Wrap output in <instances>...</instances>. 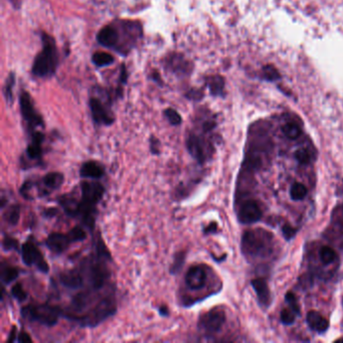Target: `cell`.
I'll return each mask as SVG.
<instances>
[{"instance_id": "cell-34", "label": "cell", "mask_w": 343, "mask_h": 343, "mask_svg": "<svg viewBox=\"0 0 343 343\" xmlns=\"http://www.w3.org/2000/svg\"><path fill=\"white\" fill-rule=\"evenodd\" d=\"M14 82H15V77H14L13 74H11L6 80V85H5V88H4L5 98L9 102H11V100H12V88L14 86Z\"/></svg>"}, {"instance_id": "cell-26", "label": "cell", "mask_w": 343, "mask_h": 343, "mask_svg": "<svg viewBox=\"0 0 343 343\" xmlns=\"http://www.w3.org/2000/svg\"><path fill=\"white\" fill-rule=\"evenodd\" d=\"M92 60L97 67H105L114 63V57L110 53L99 52L93 54Z\"/></svg>"}, {"instance_id": "cell-14", "label": "cell", "mask_w": 343, "mask_h": 343, "mask_svg": "<svg viewBox=\"0 0 343 343\" xmlns=\"http://www.w3.org/2000/svg\"><path fill=\"white\" fill-rule=\"evenodd\" d=\"M261 217L262 211L254 200L245 201L238 210V219L240 224H253L260 220Z\"/></svg>"}, {"instance_id": "cell-8", "label": "cell", "mask_w": 343, "mask_h": 343, "mask_svg": "<svg viewBox=\"0 0 343 343\" xmlns=\"http://www.w3.org/2000/svg\"><path fill=\"white\" fill-rule=\"evenodd\" d=\"M22 260L24 264L28 267H35L39 272L48 274L50 271V266L45 259L43 253L31 239H28L22 246Z\"/></svg>"}, {"instance_id": "cell-40", "label": "cell", "mask_w": 343, "mask_h": 343, "mask_svg": "<svg viewBox=\"0 0 343 343\" xmlns=\"http://www.w3.org/2000/svg\"><path fill=\"white\" fill-rule=\"evenodd\" d=\"M16 341L21 343L32 342V338L29 336V334L26 331H22V332L18 333Z\"/></svg>"}, {"instance_id": "cell-3", "label": "cell", "mask_w": 343, "mask_h": 343, "mask_svg": "<svg viewBox=\"0 0 343 343\" xmlns=\"http://www.w3.org/2000/svg\"><path fill=\"white\" fill-rule=\"evenodd\" d=\"M117 312V301L114 291L111 290L100 299L91 309L79 316L75 322L82 327H96L106 319L115 315Z\"/></svg>"}, {"instance_id": "cell-32", "label": "cell", "mask_w": 343, "mask_h": 343, "mask_svg": "<svg viewBox=\"0 0 343 343\" xmlns=\"http://www.w3.org/2000/svg\"><path fill=\"white\" fill-rule=\"evenodd\" d=\"M2 249L5 252L11 251H18L19 249V241L15 238L10 236H5L2 239Z\"/></svg>"}, {"instance_id": "cell-16", "label": "cell", "mask_w": 343, "mask_h": 343, "mask_svg": "<svg viewBox=\"0 0 343 343\" xmlns=\"http://www.w3.org/2000/svg\"><path fill=\"white\" fill-rule=\"evenodd\" d=\"M44 141V133L41 131H33L31 133V142L28 144L26 151L27 158L29 160H41L43 158Z\"/></svg>"}, {"instance_id": "cell-38", "label": "cell", "mask_w": 343, "mask_h": 343, "mask_svg": "<svg viewBox=\"0 0 343 343\" xmlns=\"http://www.w3.org/2000/svg\"><path fill=\"white\" fill-rule=\"evenodd\" d=\"M264 76L268 80H275L279 78V73L274 67L268 66L264 69Z\"/></svg>"}, {"instance_id": "cell-7", "label": "cell", "mask_w": 343, "mask_h": 343, "mask_svg": "<svg viewBox=\"0 0 343 343\" xmlns=\"http://www.w3.org/2000/svg\"><path fill=\"white\" fill-rule=\"evenodd\" d=\"M226 322V313L219 308H214L204 313L198 318L197 328L207 336H211L220 331Z\"/></svg>"}, {"instance_id": "cell-6", "label": "cell", "mask_w": 343, "mask_h": 343, "mask_svg": "<svg viewBox=\"0 0 343 343\" xmlns=\"http://www.w3.org/2000/svg\"><path fill=\"white\" fill-rule=\"evenodd\" d=\"M241 250L245 255L261 256L270 252L269 234L264 230H252L244 233Z\"/></svg>"}, {"instance_id": "cell-21", "label": "cell", "mask_w": 343, "mask_h": 343, "mask_svg": "<svg viewBox=\"0 0 343 343\" xmlns=\"http://www.w3.org/2000/svg\"><path fill=\"white\" fill-rule=\"evenodd\" d=\"M19 276V270L16 267L6 263H1L0 279L3 285H9L14 282Z\"/></svg>"}, {"instance_id": "cell-11", "label": "cell", "mask_w": 343, "mask_h": 343, "mask_svg": "<svg viewBox=\"0 0 343 343\" xmlns=\"http://www.w3.org/2000/svg\"><path fill=\"white\" fill-rule=\"evenodd\" d=\"M207 282L208 271L205 265H193L185 273V286L188 290L200 291L206 287Z\"/></svg>"}, {"instance_id": "cell-35", "label": "cell", "mask_w": 343, "mask_h": 343, "mask_svg": "<svg viewBox=\"0 0 343 343\" xmlns=\"http://www.w3.org/2000/svg\"><path fill=\"white\" fill-rule=\"evenodd\" d=\"M285 299H286V301L289 303L291 309H292L296 314H300V306H299V304H298V299H297V297L295 296V294L292 293V292H288V293L286 294Z\"/></svg>"}, {"instance_id": "cell-12", "label": "cell", "mask_w": 343, "mask_h": 343, "mask_svg": "<svg viewBox=\"0 0 343 343\" xmlns=\"http://www.w3.org/2000/svg\"><path fill=\"white\" fill-rule=\"evenodd\" d=\"M89 104L92 118L97 125L110 126L114 123L115 118L112 111L99 98H91Z\"/></svg>"}, {"instance_id": "cell-10", "label": "cell", "mask_w": 343, "mask_h": 343, "mask_svg": "<svg viewBox=\"0 0 343 343\" xmlns=\"http://www.w3.org/2000/svg\"><path fill=\"white\" fill-rule=\"evenodd\" d=\"M65 181V175L62 172H49L39 180H32L33 188L38 197H45L58 189Z\"/></svg>"}, {"instance_id": "cell-1", "label": "cell", "mask_w": 343, "mask_h": 343, "mask_svg": "<svg viewBox=\"0 0 343 343\" xmlns=\"http://www.w3.org/2000/svg\"><path fill=\"white\" fill-rule=\"evenodd\" d=\"M80 196H79V212L78 218L83 225L89 230L95 229L97 207L102 200L105 194V186L101 183L84 180L79 185Z\"/></svg>"}, {"instance_id": "cell-2", "label": "cell", "mask_w": 343, "mask_h": 343, "mask_svg": "<svg viewBox=\"0 0 343 343\" xmlns=\"http://www.w3.org/2000/svg\"><path fill=\"white\" fill-rule=\"evenodd\" d=\"M43 50L38 53L32 65V74L39 78L51 77L56 71L58 65V53L53 36L42 33Z\"/></svg>"}, {"instance_id": "cell-37", "label": "cell", "mask_w": 343, "mask_h": 343, "mask_svg": "<svg viewBox=\"0 0 343 343\" xmlns=\"http://www.w3.org/2000/svg\"><path fill=\"white\" fill-rule=\"evenodd\" d=\"M149 148H150V152L153 155H159L160 154V150H161V144L158 139L155 136H151L150 140H149Z\"/></svg>"}, {"instance_id": "cell-31", "label": "cell", "mask_w": 343, "mask_h": 343, "mask_svg": "<svg viewBox=\"0 0 343 343\" xmlns=\"http://www.w3.org/2000/svg\"><path fill=\"white\" fill-rule=\"evenodd\" d=\"M11 295L19 303L25 302L27 299V291L24 289L22 283H16V284H14L12 286V288H11Z\"/></svg>"}, {"instance_id": "cell-43", "label": "cell", "mask_w": 343, "mask_h": 343, "mask_svg": "<svg viewBox=\"0 0 343 343\" xmlns=\"http://www.w3.org/2000/svg\"><path fill=\"white\" fill-rule=\"evenodd\" d=\"M159 315L162 317L169 316V309L166 305H161L158 308Z\"/></svg>"}, {"instance_id": "cell-9", "label": "cell", "mask_w": 343, "mask_h": 343, "mask_svg": "<svg viewBox=\"0 0 343 343\" xmlns=\"http://www.w3.org/2000/svg\"><path fill=\"white\" fill-rule=\"evenodd\" d=\"M19 105H21V112H22L23 118L27 122L28 128L32 132L35 131L36 127H44L45 123H44L43 117L35 110L33 103H32V100L30 98V95L27 92L22 93L21 99H19Z\"/></svg>"}, {"instance_id": "cell-42", "label": "cell", "mask_w": 343, "mask_h": 343, "mask_svg": "<svg viewBox=\"0 0 343 343\" xmlns=\"http://www.w3.org/2000/svg\"><path fill=\"white\" fill-rule=\"evenodd\" d=\"M16 336H17V329H16L15 326H12V328H11V330H10V332H9V337H8L7 341H8V342L16 341V340H17Z\"/></svg>"}, {"instance_id": "cell-13", "label": "cell", "mask_w": 343, "mask_h": 343, "mask_svg": "<svg viewBox=\"0 0 343 343\" xmlns=\"http://www.w3.org/2000/svg\"><path fill=\"white\" fill-rule=\"evenodd\" d=\"M72 244H75V240L72 237L70 231L66 234L64 233H52L46 239L47 248L53 252V254L60 255L66 252Z\"/></svg>"}, {"instance_id": "cell-25", "label": "cell", "mask_w": 343, "mask_h": 343, "mask_svg": "<svg viewBox=\"0 0 343 343\" xmlns=\"http://www.w3.org/2000/svg\"><path fill=\"white\" fill-rule=\"evenodd\" d=\"M208 86H209L210 91H211V93L213 96L223 95L224 88H225V82L220 76L211 77L208 80Z\"/></svg>"}, {"instance_id": "cell-36", "label": "cell", "mask_w": 343, "mask_h": 343, "mask_svg": "<svg viewBox=\"0 0 343 343\" xmlns=\"http://www.w3.org/2000/svg\"><path fill=\"white\" fill-rule=\"evenodd\" d=\"M295 312L292 310V309H283L282 312H281V321L283 324H286V325H291L294 323L295 321Z\"/></svg>"}, {"instance_id": "cell-29", "label": "cell", "mask_w": 343, "mask_h": 343, "mask_svg": "<svg viewBox=\"0 0 343 343\" xmlns=\"http://www.w3.org/2000/svg\"><path fill=\"white\" fill-rule=\"evenodd\" d=\"M290 195L293 200H301L307 195V188L305 185L296 183L291 187Z\"/></svg>"}, {"instance_id": "cell-4", "label": "cell", "mask_w": 343, "mask_h": 343, "mask_svg": "<svg viewBox=\"0 0 343 343\" xmlns=\"http://www.w3.org/2000/svg\"><path fill=\"white\" fill-rule=\"evenodd\" d=\"M62 308L49 303L28 304L22 308V315L30 322L53 327L62 316Z\"/></svg>"}, {"instance_id": "cell-17", "label": "cell", "mask_w": 343, "mask_h": 343, "mask_svg": "<svg viewBox=\"0 0 343 343\" xmlns=\"http://www.w3.org/2000/svg\"><path fill=\"white\" fill-rule=\"evenodd\" d=\"M79 175L83 178L97 180L105 175V168L100 162L95 160H89L82 164L79 169Z\"/></svg>"}, {"instance_id": "cell-30", "label": "cell", "mask_w": 343, "mask_h": 343, "mask_svg": "<svg viewBox=\"0 0 343 343\" xmlns=\"http://www.w3.org/2000/svg\"><path fill=\"white\" fill-rule=\"evenodd\" d=\"M164 116L172 126H179L183 123V118L180 114L172 108L166 109L164 111Z\"/></svg>"}, {"instance_id": "cell-27", "label": "cell", "mask_w": 343, "mask_h": 343, "mask_svg": "<svg viewBox=\"0 0 343 343\" xmlns=\"http://www.w3.org/2000/svg\"><path fill=\"white\" fill-rule=\"evenodd\" d=\"M319 257L323 264H331L336 260L337 255L332 248L322 247L319 252Z\"/></svg>"}, {"instance_id": "cell-15", "label": "cell", "mask_w": 343, "mask_h": 343, "mask_svg": "<svg viewBox=\"0 0 343 343\" xmlns=\"http://www.w3.org/2000/svg\"><path fill=\"white\" fill-rule=\"evenodd\" d=\"M97 39L99 42L100 45H102L103 47L109 48V49H113L116 51L117 46H118V30H117V27L115 24L112 25H108L106 27H103L97 35Z\"/></svg>"}, {"instance_id": "cell-19", "label": "cell", "mask_w": 343, "mask_h": 343, "mask_svg": "<svg viewBox=\"0 0 343 343\" xmlns=\"http://www.w3.org/2000/svg\"><path fill=\"white\" fill-rule=\"evenodd\" d=\"M306 321L308 326L315 332H318L320 334L324 333L327 331L329 327V322L328 320L324 316H322L319 312L317 311H310L307 313L306 316Z\"/></svg>"}, {"instance_id": "cell-23", "label": "cell", "mask_w": 343, "mask_h": 343, "mask_svg": "<svg viewBox=\"0 0 343 343\" xmlns=\"http://www.w3.org/2000/svg\"><path fill=\"white\" fill-rule=\"evenodd\" d=\"M3 219L9 226H12V227L16 226L21 219L19 205H11L7 207L6 210L3 212Z\"/></svg>"}, {"instance_id": "cell-33", "label": "cell", "mask_w": 343, "mask_h": 343, "mask_svg": "<svg viewBox=\"0 0 343 343\" xmlns=\"http://www.w3.org/2000/svg\"><path fill=\"white\" fill-rule=\"evenodd\" d=\"M295 158L297 159L298 162L301 164H308L311 160V156L307 149L301 148L295 152Z\"/></svg>"}, {"instance_id": "cell-39", "label": "cell", "mask_w": 343, "mask_h": 343, "mask_svg": "<svg viewBox=\"0 0 343 343\" xmlns=\"http://www.w3.org/2000/svg\"><path fill=\"white\" fill-rule=\"evenodd\" d=\"M282 233H283L284 238L289 240L291 238H294V236L296 235V230L293 227L289 226V225H285L282 228Z\"/></svg>"}, {"instance_id": "cell-18", "label": "cell", "mask_w": 343, "mask_h": 343, "mask_svg": "<svg viewBox=\"0 0 343 343\" xmlns=\"http://www.w3.org/2000/svg\"><path fill=\"white\" fill-rule=\"evenodd\" d=\"M57 203L63 208L67 215L71 217H78L79 198H78L73 192L60 195L57 198Z\"/></svg>"}, {"instance_id": "cell-28", "label": "cell", "mask_w": 343, "mask_h": 343, "mask_svg": "<svg viewBox=\"0 0 343 343\" xmlns=\"http://www.w3.org/2000/svg\"><path fill=\"white\" fill-rule=\"evenodd\" d=\"M283 133L285 134V136L288 138V139H291V140H295L297 138H299L301 136V129L300 127L294 123V122H288L286 123L283 128Z\"/></svg>"}, {"instance_id": "cell-5", "label": "cell", "mask_w": 343, "mask_h": 343, "mask_svg": "<svg viewBox=\"0 0 343 343\" xmlns=\"http://www.w3.org/2000/svg\"><path fill=\"white\" fill-rule=\"evenodd\" d=\"M203 133L191 131L187 134L185 139V147L188 154L198 164H205L211 158L213 152V147L211 142L205 137L207 131L201 129Z\"/></svg>"}, {"instance_id": "cell-22", "label": "cell", "mask_w": 343, "mask_h": 343, "mask_svg": "<svg viewBox=\"0 0 343 343\" xmlns=\"http://www.w3.org/2000/svg\"><path fill=\"white\" fill-rule=\"evenodd\" d=\"M251 284L254 290L256 291L260 302L263 304H268L270 301V291H269L268 284L264 279H261V278L255 279L251 282Z\"/></svg>"}, {"instance_id": "cell-20", "label": "cell", "mask_w": 343, "mask_h": 343, "mask_svg": "<svg viewBox=\"0 0 343 343\" xmlns=\"http://www.w3.org/2000/svg\"><path fill=\"white\" fill-rule=\"evenodd\" d=\"M167 67L170 71L176 73V74H188L189 73V64L186 62L184 56H180L179 54H175L173 56L168 57Z\"/></svg>"}, {"instance_id": "cell-24", "label": "cell", "mask_w": 343, "mask_h": 343, "mask_svg": "<svg viewBox=\"0 0 343 343\" xmlns=\"http://www.w3.org/2000/svg\"><path fill=\"white\" fill-rule=\"evenodd\" d=\"M187 257V252L185 250L179 251L174 255L172 264L169 268V273L173 276L179 274L181 272V270L184 269V266L185 264V260Z\"/></svg>"}, {"instance_id": "cell-41", "label": "cell", "mask_w": 343, "mask_h": 343, "mask_svg": "<svg viewBox=\"0 0 343 343\" xmlns=\"http://www.w3.org/2000/svg\"><path fill=\"white\" fill-rule=\"evenodd\" d=\"M216 231H217V225H216V223H211L208 227H206L204 229V234L205 235H211V234L216 233Z\"/></svg>"}, {"instance_id": "cell-44", "label": "cell", "mask_w": 343, "mask_h": 343, "mask_svg": "<svg viewBox=\"0 0 343 343\" xmlns=\"http://www.w3.org/2000/svg\"><path fill=\"white\" fill-rule=\"evenodd\" d=\"M55 212L56 211H55L54 209H49V210H47V211L44 212V215H46L47 217H52V216H53L55 214Z\"/></svg>"}]
</instances>
